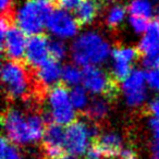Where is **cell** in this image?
<instances>
[{
    "mask_svg": "<svg viewBox=\"0 0 159 159\" xmlns=\"http://www.w3.org/2000/svg\"><path fill=\"white\" fill-rule=\"evenodd\" d=\"M1 80L8 97L13 99L29 100L37 98V87L34 70L26 68L21 60H7L1 68Z\"/></svg>",
    "mask_w": 159,
    "mask_h": 159,
    "instance_id": "cell-1",
    "label": "cell"
},
{
    "mask_svg": "<svg viewBox=\"0 0 159 159\" xmlns=\"http://www.w3.org/2000/svg\"><path fill=\"white\" fill-rule=\"evenodd\" d=\"M109 45L98 34L89 32L81 35L72 46V57L79 66H96L107 59Z\"/></svg>",
    "mask_w": 159,
    "mask_h": 159,
    "instance_id": "cell-2",
    "label": "cell"
},
{
    "mask_svg": "<svg viewBox=\"0 0 159 159\" xmlns=\"http://www.w3.org/2000/svg\"><path fill=\"white\" fill-rule=\"evenodd\" d=\"M52 11L51 3L47 0H27L16 13L18 26L26 35L40 34Z\"/></svg>",
    "mask_w": 159,
    "mask_h": 159,
    "instance_id": "cell-3",
    "label": "cell"
},
{
    "mask_svg": "<svg viewBox=\"0 0 159 159\" xmlns=\"http://www.w3.org/2000/svg\"><path fill=\"white\" fill-rule=\"evenodd\" d=\"M98 135V128L95 123L74 120L66 128L64 148L66 152L75 156L85 155L93 139Z\"/></svg>",
    "mask_w": 159,
    "mask_h": 159,
    "instance_id": "cell-4",
    "label": "cell"
},
{
    "mask_svg": "<svg viewBox=\"0 0 159 159\" xmlns=\"http://www.w3.org/2000/svg\"><path fill=\"white\" fill-rule=\"evenodd\" d=\"M74 106L64 85L57 84L48 94V118L60 125H69L75 120Z\"/></svg>",
    "mask_w": 159,
    "mask_h": 159,
    "instance_id": "cell-5",
    "label": "cell"
},
{
    "mask_svg": "<svg viewBox=\"0 0 159 159\" xmlns=\"http://www.w3.org/2000/svg\"><path fill=\"white\" fill-rule=\"evenodd\" d=\"M2 125L7 137L16 145L33 143L29 116L16 108H8L2 113Z\"/></svg>",
    "mask_w": 159,
    "mask_h": 159,
    "instance_id": "cell-6",
    "label": "cell"
},
{
    "mask_svg": "<svg viewBox=\"0 0 159 159\" xmlns=\"http://www.w3.org/2000/svg\"><path fill=\"white\" fill-rule=\"evenodd\" d=\"M83 72V84L87 91L93 94H99L109 100L116 97L118 94L117 80L108 75L106 72L95 66H84Z\"/></svg>",
    "mask_w": 159,
    "mask_h": 159,
    "instance_id": "cell-7",
    "label": "cell"
},
{
    "mask_svg": "<svg viewBox=\"0 0 159 159\" xmlns=\"http://www.w3.org/2000/svg\"><path fill=\"white\" fill-rule=\"evenodd\" d=\"M55 122H50L46 126L43 137L45 159H59L66 152L64 148L66 129Z\"/></svg>",
    "mask_w": 159,
    "mask_h": 159,
    "instance_id": "cell-8",
    "label": "cell"
},
{
    "mask_svg": "<svg viewBox=\"0 0 159 159\" xmlns=\"http://www.w3.org/2000/svg\"><path fill=\"white\" fill-rule=\"evenodd\" d=\"M34 75L36 80L37 93L40 97L45 95L49 89L58 84V81L62 76V70L57 60L49 58L45 63L34 69Z\"/></svg>",
    "mask_w": 159,
    "mask_h": 159,
    "instance_id": "cell-9",
    "label": "cell"
},
{
    "mask_svg": "<svg viewBox=\"0 0 159 159\" xmlns=\"http://www.w3.org/2000/svg\"><path fill=\"white\" fill-rule=\"evenodd\" d=\"M26 34L12 23L1 38V49L11 60H22L26 52Z\"/></svg>",
    "mask_w": 159,
    "mask_h": 159,
    "instance_id": "cell-10",
    "label": "cell"
},
{
    "mask_svg": "<svg viewBox=\"0 0 159 159\" xmlns=\"http://www.w3.org/2000/svg\"><path fill=\"white\" fill-rule=\"evenodd\" d=\"M146 76L142 71H133L123 81L122 89L129 106L137 107L146 98Z\"/></svg>",
    "mask_w": 159,
    "mask_h": 159,
    "instance_id": "cell-11",
    "label": "cell"
},
{
    "mask_svg": "<svg viewBox=\"0 0 159 159\" xmlns=\"http://www.w3.org/2000/svg\"><path fill=\"white\" fill-rule=\"evenodd\" d=\"M79 26L76 19L62 9L53 10L47 21L48 30L59 37H71L75 35Z\"/></svg>",
    "mask_w": 159,
    "mask_h": 159,
    "instance_id": "cell-12",
    "label": "cell"
},
{
    "mask_svg": "<svg viewBox=\"0 0 159 159\" xmlns=\"http://www.w3.org/2000/svg\"><path fill=\"white\" fill-rule=\"evenodd\" d=\"M50 58L49 40L44 34H36L27 40L25 60L31 68H38Z\"/></svg>",
    "mask_w": 159,
    "mask_h": 159,
    "instance_id": "cell-13",
    "label": "cell"
},
{
    "mask_svg": "<svg viewBox=\"0 0 159 159\" xmlns=\"http://www.w3.org/2000/svg\"><path fill=\"white\" fill-rule=\"evenodd\" d=\"M139 51L134 48H116L112 51L113 77L117 81H124L131 74L132 63L136 60Z\"/></svg>",
    "mask_w": 159,
    "mask_h": 159,
    "instance_id": "cell-14",
    "label": "cell"
},
{
    "mask_svg": "<svg viewBox=\"0 0 159 159\" xmlns=\"http://www.w3.org/2000/svg\"><path fill=\"white\" fill-rule=\"evenodd\" d=\"M92 144H94L98 148L102 157L109 159L121 156L122 150L124 149L122 137L115 132H108L98 135L93 139Z\"/></svg>",
    "mask_w": 159,
    "mask_h": 159,
    "instance_id": "cell-15",
    "label": "cell"
},
{
    "mask_svg": "<svg viewBox=\"0 0 159 159\" xmlns=\"http://www.w3.org/2000/svg\"><path fill=\"white\" fill-rule=\"evenodd\" d=\"M137 50L142 55H147L159 50V20L156 19L149 24L146 34L139 42Z\"/></svg>",
    "mask_w": 159,
    "mask_h": 159,
    "instance_id": "cell-16",
    "label": "cell"
},
{
    "mask_svg": "<svg viewBox=\"0 0 159 159\" xmlns=\"http://www.w3.org/2000/svg\"><path fill=\"white\" fill-rule=\"evenodd\" d=\"M99 9L97 0H82V2L75 10V19L80 25L89 24L94 19Z\"/></svg>",
    "mask_w": 159,
    "mask_h": 159,
    "instance_id": "cell-17",
    "label": "cell"
},
{
    "mask_svg": "<svg viewBox=\"0 0 159 159\" xmlns=\"http://www.w3.org/2000/svg\"><path fill=\"white\" fill-rule=\"evenodd\" d=\"M86 115L93 121H100L105 119L109 111L108 98H96L86 107Z\"/></svg>",
    "mask_w": 159,
    "mask_h": 159,
    "instance_id": "cell-18",
    "label": "cell"
},
{
    "mask_svg": "<svg viewBox=\"0 0 159 159\" xmlns=\"http://www.w3.org/2000/svg\"><path fill=\"white\" fill-rule=\"evenodd\" d=\"M129 12L131 16L149 19L152 10L150 3L146 0H133L129 6Z\"/></svg>",
    "mask_w": 159,
    "mask_h": 159,
    "instance_id": "cell-19",
    "label": "cell"
},
{
    "mask_svg": "<svg viewBox=\"0 0 159 159\" xmlns=\"http://www.w3.org/2000/svg\"><path fill=\"white\" fill-rule=\"evenodd\" d=\"M62 79L66 84L76 86L83 81V72H81L74 66H66L62 70Z\"/></svg>",
    "mask_w": 159,
    "mask_h": 159,
    "instance_id": "cell-20",
    "label": "cell"
},
{
    "mask_svg": "<svg viewBox=\"0 0 159 159\" xmlns=\"http://www.w3.org/2000/svg\"><path fill=\"white\" fill-rule=\"evenodd\" d=\"M70 97L72 100V104L74 106L75 109H79V110H83V109L86 108L89 105H87V95L86 92L83 87L81 86H75L74 89L71 91Z\"/></svg>",
    "mask_w": 159,
    "mask_h": 159,
    "instance_id": "cell-21",
    "label": "cell"
},
{
    "mask_svg": "<svg viewBox=\"0 0 159 159\" xmlns=\"http://www.w3.org/2000/svg\"><path fill=\"white\" fill-rule=\"evenodd\" d=\"M0 152H1V158L0 159H22L18 148L14 146L12 142H10L6 137H2V139H1Z\"/></svg>",
    "mask_w": 159,
    "mask_h": 159,
    "instance_id": "cell-22",
    "label": "cell"
},
{
    "mask_svg": "<svg viewBox=\"0 0 159 159\" xmlns=\"http://www.w3.org/2000/svg\"><path fill=\"white\" fill-rule=\"evenodd\" d=\"M125 16V9L122 6H115L111 8L107 16V22L110 27H116L123 21Z\"/></svg>",
    "mask_w": 159,
    "mask_h": 159,
    "instance_id": "cell-23",
    "label": "cell"
},
{
    "mask_svg": "<svg viewBox=\"0 0 159 159\" xmlns=\"http://www.w3.org/2000/svg\"><path fill=\"white\" fill-rule=\"evenodd\" d=\"M66 46L59 40H51L49 42V56L51 59H55L57 61L63 59L66 56Z\"/></svg>",
    "mask_w": 159,
    "mask_h": 159,
    "instance_id": "cell-24",
    "label": "cell"
},
{
    "mask_svg": "<svg viewBox=\"0 0 159 159\" xmlns=\"http://www.w3.org/2000/svg\"><path fill=\"white\" fill-rule=\"evenodd\" d=\"M149 19L142 18V16H131L130 18V23L132 25V27L137 32V33H143L146 32L149 26Z\"/></svg>",
    "mask_w": 159,
    "mask_h": 159,
    "instance_id": "cell-25",
    "label": "cell"
},
{
    "mask_svg": "<svg viewBox=\"0 0 159 159\" xmlns=\"http://www.w3.org/2000/svg\"><path fill=\"white\" fill-rule=\"evenodd\" d=\"M149 129L152 134V149L159 154V119L152 117L149 121Z\"/></svg>",
    "mask_w": 159,
    "mask_h": 159,
    "instance_id": "cell-26",
    "label": "cell"
},
{
    "mask_svg": "<svg viewBox=\"0 0 159 159\" xmlns=\"http://www.w3.org/2000/svg\"><path fill=\"white\" fill-rule=\"evenodd\" d=\"M145 76L148 86L154 91L159 92V69H150Z\"/></svg>",
    "mask_w": 159,
    "mask_h": 159,
    "instance_id": "cell-27",
    "label": "cell"
},
{
    "mask_svg": "<svg viewBox=\"0 0 159 159\" xmlns=\"http://www.w3.org/2000/svg\"><path fill=\"white\" fill-rule=\"evenodd\" d=\"M143 64L148 70H150V69H159V50L144 55Z\"/></svg>",
    "mask_w": 159,
    "mask_h": 159,
    "instance_id": "cell-28",
    "label": "cell"
},
{
    "mask_svg": "<svg viewBox=\"0 0 159 159\" xmlns=\"http://www.w3.org/2000/svg\"><path fill=\"white\" fill-rule=\"evenodd\" d=\"M57 6L62 10L70 11V10H76V8L82 2V0H56Z\"/></svg>",
    "mask_w": 159,
    "mask_h": 159,
    "instance_id": "cell-29",
    "label": "cell"
},
{
    "mask_svg": "<svg viewBox=\"0 0 159 159\" xmlns=\"http://www.w3.org/2000/svg\"><path fill=\"white\" fill-rule=\"evenodd\" d=\"M102 157V156L100 154V152L94 144H91L87 152H85V159H100Z\"/></svg>",
    "mask_w": 159,
    "mask_h": 159,
    "instance_id": "cell-30",
    "label": "cell"
},
{
    "mask_svg": "<svg viewBox=\"0 0 159 159\" xmlns=\"http://www.w3.org/2000/svg\"><path fill=\"white\" fill-rule=\"evenodd\" d=\"M148 110H149V113L152 117L159 119V98H156L150 102Z\"/></svg>",
    "mask_w": 159,
    "mask_h": 159,
    "instance_id": "cell-31",
    "label": "cell"
},
{
    "mask_svg": "<svg viewBox=\"0 0 159 159\" xmlns=\"http://www.w3.org/2000/svg\"><path fill=\"white\" fill-rule=\"evenodd\" d=\"M1 11L2 16H12L11 0H1Z\"/></svg>",
    "mask_w": 159,
    "mask_h": 159,
    "instance_id": "cell-32",
    "label": "cell"
},
{
    "mask_svg": "<svg viewBox=\"0 0 159 159\" xmlns=\"http://www.w3.org/2000/svg\"><path fill=\"white\" fill-rule=\"evenodd\" d=\"M59 159H79L77 158V156H75V155H72V154H69V152H66V154L63 155V156H61Z\"/></svg>",
    "mask_w": 159,
    "mask_h": 159,
    "instance_id": "cell-33",
    "label": "cell"
},
{
    "mask_svg": "<svg viewBox=\"0 0 159 159\" xmlns=\"http://www.w3.org/2000/svg\"><path fill=\"white\" fill-rule=\"evenodd\" d=\"M121 159H137V158H136V156H135V155H133V156L126 157V158H121Z\"/></svg>",
    "mask_w": 159,
    "mask_h": 159,
    "instance_id": "cell-34",
    "label": "cell"
},
{
    "mask_svg": "<svg viewBox=\"0 0 159 159\" xmlns=\"http://www.w3.org/2000/svg\"><path fill=\"white\" fill-rule=\"evenodd\" d=\"M152 159H159V154H157V156H155Z\"/></svg>",
    "mask_w": 159,
    "mask_h": 159,
    "instance_id": "cell-35",
    "label": "cell"
},
{
    "mask_svg": "<svg viewBox=\"0 0 159 159\" xmlns=\"http://www.w3.org/2000/svg\"><path fill=\"white\" fill-rule=\"evenodd\" d=\"M102 1H104V2L106 1V2H107V1H111V0H102Z\"/></svg>",
    "mask_w": 159,
    "mask_h": 159,
    "instance_id": "cell-36",
    "label": "cell"
},
{
    "mask_svg": "<svg viewBox=\"0 0 159 159\" xmlns=\"http://www.w3.org/2000/svg\"><path fill=\"white\" fill-rule=\"evenodd\" d=\"M47 1H49V2H51V1H55V0H47Z\"/></svg>",
    "mask_w": 159,
    "mask_h": 159,
    "instance_id": "cell-37",
    "label": "cell"
},
{
    "mask_svg": "<svg viewBox=\"0 0 159 159\" xmlns=\"http://www.w3.org/2000/svg\"><path fill=\"white\" fill-rule=\"evenodd\" d=\"M152 1H156V0H152Z\"/></svg>",
    "mask_w": 159,
    "mask_h": 159,
    "instance_id": "cell-38",
    "label": "cell"
}]
</instances>
